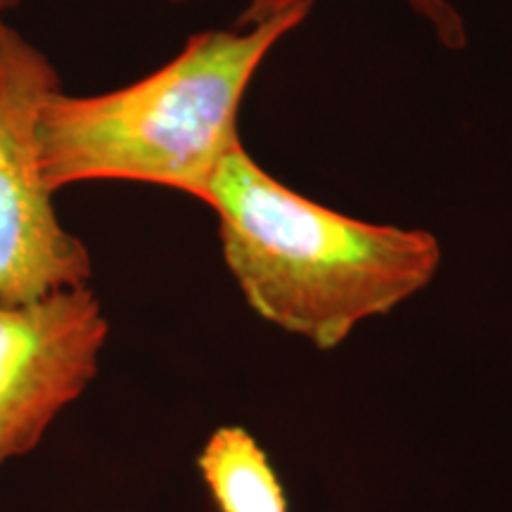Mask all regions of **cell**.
Segmentation results:
<instances>
[{
	"label": "cell",
	"instance_id": "cell-1",
	"mask_svg": "<svg viewBox=\"0 0 512 512\" xmlns=\"http://www.w3.org/2000/svg\"><path fill=\"white\" fill-rule=\"evenodd\" d=\"M223 261L249 309L318 351L342 347L437 278L422 228L370 223L299 195L235 145L209 185Z\"/></svg>",
	"mask_w": 512,
	"mask_h": 512
},
{
	"label": "cell",
	"instance_id": "cell-2",
	"mask_svg": "<svg viewBox=\"0 0 512 512\" xmlns=\"http://www.w3.org/2000/svg\"><path fill=\"white\" fill-rule=\"evenodd\" d=\"M311 3L245 31H200L164 67L117 91H57L38 117L43 181L53 192L86 181H133L207 204L209 185L240 145L249 83L309 17Z\"/></svg>",
	"mask_w": 512,
	"mask_h": 512
},
{
	"label": "cell",
	"instance_id": "cell-3",
	"mask_svg": "<svg viewBox=\"0 0 512 512\" xmlns=\"http://www.w3.org/2000/svg\"><path fill=\"white\" fill-rule=\"evenodd\" d=\"M62 91L50 57L0 19V304L19 306L88 287L93 259L57 216L43 181L38 117Z\"/></svg>",
	"mask_w": 512,
	"mask_h": 512
},
{
	"label": "cell",
	"instance_id": "cell-4",
	"mask_svg": "<svg viewBox=\"0 0 512 512\" xmlns=\"http://www.w3.org/2000/svg\"><path fill=\"white\" fill-rule=\"evenodd\" d=\"M107 337L110 320L91 287L0 304V467L34 451L91 387Z\"/></svg>",
	"mask_w": 512,
	"mask_h": 512
},
{
	"label": "cell",
	"instance_id": "cell-5",
	"mask_svg": "<svg viewBox=\"0 0 512 512\" xmlns=\"http://www.w3.org/2000/svg\"><path fill=\"white\" fill-rule=\"evenodd\" d=\"M197 470L219 512H290L266 448L245 427L223 425L211 432Z\"/></svg>",
	"mask_w": 512,
	"mask_h": 512
},
{
	"label": "cell",
	"instance_id": "cell-6",
	"mask_svg": "<svg viewBox=\"0 0 512 512\" xmlns=\"http://www.w3.org/2000/svg\"><path fill=\"white\" fill-rule=\"evenodd\" d=\"M171 3H188V0H171ZM311 0H247V8L238 19V29L254 27L268 19L285 15L299 5ZM420 19L430 24L437 41L446 50H463L467 46V27L460 12L448 0H403Z\"/></svg>",
	"mask_w": 512,
	"mask_h": 512
},
{
	"label": "cell",
	"instance_id": "cell-7",
	"mask_svg": "<svg viewBox=\"0 0 512 512\" xmlns=\"http://www.w3.org/2000/svg\"><path fill=\"white\" fill-rule=\"evenodd\" d=\"M19 5H22V0H0V19H5V15L19 8Z\"/></svg>",
	"mask_w": 512,
	"mask_h": 512
}]
</instances>
